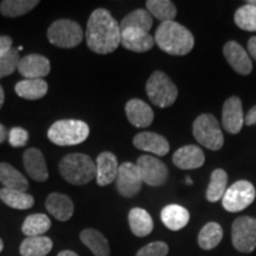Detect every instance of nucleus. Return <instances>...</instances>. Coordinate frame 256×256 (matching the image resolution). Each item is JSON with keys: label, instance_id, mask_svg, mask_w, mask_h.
Wrapping results in <instances>:
<instances>
[{"label": "nucleus", "instance_id": "f257e3e1", "mask_svg": "<svg viewBox=\"0 0 256 256\" xmlns=\"http://www.w3.org/2000/svg\"><path fill=\"white\" fill-rule=\"evenodd\" d=\"M87 46L92 52L107 55L121 44V28L106 8H98L88 19L86 30Z\"/></svg>", "mask_w": 256, "mask_h": 256}, {"label": "nucleus", "instance_id": "f03ea898", "mask_svg": "<svg viewBox=\"0 0 256 256\" xmlns=\"http://www.w3.org/2000/svg\"><path fill=\"white\" fill-rule=\"evenodd\" d=\"M154 42L159 49L174 56L186 55L194 46V38L191 32L174 20L159 25L156 31Z\"/></svg>", "mask_w": 256, "mask_h": 256}, {"label": "nucleus", "instance_id": "7ed1b4c3", "mask_svg": "<svg viewBox=\"0 0 256 256\" xmlns=\"http://www.w3.org/2000/svg\"><path fill=\"white\" fill-rule=\"evenodd\" d=\"M60 174L72 185H86L96 177V165L92 159L82 153H72L60 162Z\"/></svg>", "mask_w": 256, "mask_h": 256}, {"label": "nucleus", "instance_id": "20e7f679", "mask_svg": "<svg viewBox=\"0 0 256 256\" xmlns=\"http://www.w3.org/2000/svg\"><path fill=\"white\" fill-rule=\"evenodd\" d=\"M89 126L81 120H60L51 124L48 138L57 146L78 145L87 140Z\"/></svg>", "mask_w": 256, "mask_h": 256}, {"label": "nucleus", "instance_id": "39448f33", "mask_svg": "<svg viewBox=\"0 0 256 256\" xmlns=\"http://www.w3.org/2000/svg\"><path fill=\"white\" fill-rule=\"evenodd\" d=\"M146 92L156 107L166 108L177 100L178 89L171 78L162 72H154L146 83Z\"/></svg>", "mask_w": 256, "mask_h": 256}, {"label": "nucleus", "instance_id": "423d86ee", "mask_svg": "<svg viewBox=\"0 0 256 256\" xmlns=\"http://www.w3.org/2000/svg\"><path fill=\"white\" fill-rule=\"evenodd\" d=\"M84 34L80 24L70 19H58L48 28V40L52 46L62 49H72L80 46Z\"/></svg>", "mask_w": 256, "mask_h": 256}, {"label": "nucleus", "instance_id": "0eeeda50", "mask_svg": "<svg viewBox=\"0 0 256 256\" xmlns=\"http://www.w3.org/2000/svg\"><path fill=\"white\" fill-rule=\"evenodd\" d=\"M192 132L196 140L202 146L208 147L212 151L222 148L224 138L218 121L214 115L202 114L194 120Z\"/></svg>", "mask_w": 256, "mask_h": 256}, {"label": "nucleus", "instance_id": "6e6552de", "mask_svg": "<svg viewBox=\"0 0 256 256\" xmlns=\"http://www.w3.org/2000/svg\"><path fill=\"white\" fill-rule=\"evenodd\" d=\"M255 196L254 185L247 180H238L226 188L222 198L223 208L229 212H238L250 206Z\"/></svg>", "mask_w": 256, "mask_h": 256}, {"label": "nucleus", "instance_id": "1a4fd4ad", "mask_svg": "<svg viewBox=\"0 0 256 256\" xmlns=\"http://www.w3.org/2000/svg\"><path fill=\"white\" fill-rule=\"evenodd\" d=\"M234 247L241 252H252L256 248V220L241 216L235 220L232 228Z\"/></svg>", "mask_w": 256, "mask_h": 256}, {"label": "nucleus", "instance_id": "9d476101", "mask_svg": "<svg viewBox=\"0 0 256 256\" xmlns=\"http://www.w3.org/2000/svg\"><path fill=\"white\" fill-rule=\"evenodd\" d=\"M116 188L122 197L132 198L139 194L142 188V178L139 168L133 162H124L119 166L116 179Z\"/></svg>", "mask_w": 256, "mask_h": 256}, {"label": "nucleus", "instance_id": "9b49d317", "mask_svg": "<svg viewBox=\"0 0 256 256\" xmlns=\"http://www.w3.org/2000/svg\"><path fill=\"white\" fill-rule=\"evenodd\" d=\"M142 182L150 186H160L168 180V170L162 160L152 156H142L136 162Z\"/></svg>", "mask_w": 256, "mask_h": 256}, {"label": "nucleus", "instance_id": "f8f14e48", "mask_svg": "<svg viewBox=\"0 0 256 256\" xmlns=\"http://www.w3.org/2000/svg\"><path fill=\"white\" fill-rule=\"evenodd\" d=\"M17 70L25 80H43L50 72V60L46 56L31 54L20 58Z\"/></svg>", "mask_w": 256, "mask_h": 256}, {"label": "nucleus", "instance_id": "ddd939ff", "mask_svg": "<svg viewBox=\"0 0 256 256\" xmlns=\"http://www.w3.org/2000/svg\"><path fill=\"white\" fill-rule=\"evenodd\" d=\"M222 124L226 132L238 134L244 124L242 102L238 96H232L224 102L222 110Z\"/></svg>", "mask_w": 256, "mask_h": 256}, {"label": "nucleus", "instance_id": "4468645a", "mask_svg": "<svg viewBox=\"0 0 256 256\" xmlns=\"http://www.w3.org/2000/svg\"><path fill=\"white\" fill-rule=\"evenodd\" d=\"M226 60L232 68L241 75H249L252 70V63L248 52L240 46L238 42L230 40L226 43L223 49Z\"/></svg>", "mask_w": 256, "mask_h": 256}, {"label": "nucleus", "instance_id": "2eb2a0df", "mask_svg": "<svg viewBox=\"0 0 256 256\" xmlns=\"http://www.w3.org/2000/svg\"><path fill=\"white\" fill-rule=\"evenodd\" d=\"M121 44L124 49L134 52H146L152 49L156 42L148 32L128 28L121 30Z\"/></svg>", "mask_w": 256, "mask_h": 256}, {"label": "nucleus", "instance_id": "dca6fc26", "mask_svg": "<svg viewBox=\"0 0 256 256\" xmlns=\"http://www.w3.org/2000/svg\"><path fill=\"white\" fill-rule=\"evenodd\" d=\"M118 159L113 153L102 152L96 158V183L100 186H107L116 179L119 172Z\"/></svg>", "mask_w": 256, "mask_h": 256}, {"label": "nucleus", "instance_id": "f3484780", "mask_svg": "<svg viewBox=\"0 0 256 256\" xmlns=\"http://www.w3.org/2000/svg\"><path fill=\"white\" fill-rule=\"evenodd\" d=\"M124 110H126L128 121L133 126L139 128L148 127L154 119V113H153L152 108L139 98H132L128 101Z\"/></svg>", "mask_w": 256, "mask_h": 256}, {"label": "nucleus", "instance_id": "a211bd4d", "mask_svg": "<svg viewBox=\"0 0 256 256\" xmlns=\"http://www.w3.org/2000/svg\"><path fill=\"white\" fill-rule=\"evenodd\" d=\"M133 145L142 151L162 156L170 151V144L162 136L153 132H142L133 139Z\"/></svg>", "mask_w": 256, "mask_h": 256}, {"label": "nucleus", "instance_id": "6ab92c4d", "mask_svg": "<svg viewBox=\"0 0 256 256\" xmlns=\"http://www.w3.org/2000/svg\"><path fill=\"white\" fill-rule=\"evenodd\" d=\"M23 164L28 174L36 182H46L49 178L46 158L38 148H28L24 152Z\"/></svg>", "mask_w": 256, "mask_h": 256}, {"label": "nucleus", "instance_id": "aec40b11", "mask_svg": "<svg viewBox=\"0 0 256 256\" xmlns=\"http://www.w3.org/2000/svg\"><path fill=\"white\" fill-rule=\"evenodd\" d=\"M206 156L202 148L196 145H188L177 150L174 154V162L182 170H194L203 166Z\"/></svg>", "mask_w": 256, "mask_h": 256}, {"label": "nucleus", "instance_id": "412c9836", "mask_svg": "<svg viewBox=\"0 0 256 256\" xmlns=\"http://www.w3.org/2000/svg\"><path fill=\"white\" fill-rule=\"evenodd\" d=\"M46 210L49 211L56 220L66 222L72 218L74 214V203L66 194L52 192L48 196L46 200Z\"/></svg>", "mask_w": 256, "mask_h": 256}, {"label": "nucleus", "instance_id": "4be33fe9", "mask_svg": "<svg viewBox=\"0 0 256 256\" xmlns=\"http://www.w3.org/2000/svg\"><path fill=\"white\" fill-rule=\"evenodd\" d=\"M162 223L166 228L174 232L183 229L190 220V214L184 206H177V204H170L162 210L160 214Z\"/></svg>", "mask_w": 256, "mask_h": 256}, {"label": "nucleus", "instance_id": "5701e85b", "mask_svg": "<svg viewBox=\"0 0 256 256\" xmlns=\"http://www.w3.org/2000/svg\"><path fill=\"white\" fill-rule=\"evenodd\" d=\"M128 223L130 228L134 235L138 238H145L152 232L153 220L151 215L145 209L142 208H134L128 214Z\"/></svg>", "mask_w": 256, "mask_h": 256}, {"label": "nucleus", "instance_id": "b1692460", "mask_svg": "<svg viewBox=\"0 0 256 256\" xmlns=\"http://www.w3.org/2000/svg\"><path fill=\"white\" fill-rule=\"evenodd\" d=\"M0 183L10 190L26 192L28 188V179L8 162H0Z\"/></svg>", "mask_w": 256, "mask_h": 256}, {"label": "nucleus", "instance_id": "393cba45", "mask_svg": "<svg viewBox=\"0 0 256 256\" xmlns=\"http://www.w3.org/2000/svg\"><path fill=\"white\" fill-rule=\"evenodd\" d=\"M48 83L44 80H23L16 84L14 90L19 98L25 100H40L48 92Z\"/></svg>", "mask_w": 256, "mask_h": 256}, {"label": "nucleus", "instance_id": "a878e982", "mask_svg": "<svg viewBox=\"0 0 256 256\" xmlns=\"http://www.w3.org/2000/svg\"><path fill=\"white\" fill-rule=\"evenodd\" d=\"M82 243L90 249L95 256H110V248L107 238L95 229H84L80 235Z\"/></svg>", "mask_w": 256, "mask_h": 256}, {"label": "nucleus", "instance_id": "bb28decb", "mask_svg": "<svg viewBox=\"0 0 256 256\" xmlns=\"http://www.w3.org/2000/svg\"><path fill=\"white\" fill-rule=\"evenodd\" d=\"M52 249V241L46 236L26 238L20 244L22 256H46Z\"/></svg>", "mask_w": 256, "mask_h": 256}, {"label": "nucleus", "instance_id": "cd10ccee", "mask_svg": "<svg viewBox=\"0 0 256 256\" xmlns=\"http://www.w3.org/2000/svg\"><path fill=\"white\" fill-rule=\"evenodd\" d=\"M222 238L223 229L218 223H206L198 234V244L204 250H211L220 244Z\"/></svg>", "mask_w": 256, "mask_h": 256}, {"label": "nucleus", "instance_id": "c85d7f7f", "mask_svg": "<svg viewBox=\"0 0 256 256\" xmlns=\"http://www.w3.org/2000/svg\"><path fill=\"white\" fill-rule=\"evenodd\" d=\"M0 200L4 202L6 206L17 210H28L34 204V200L31 194L23 191L10 190V188H5L0 190Z\"/></svg>", "mask_w": 256, "mask_h": 256}, {"label": "nucleus", "instance_id": "c756f323", "mask_svg": "<svg viewBox=\"0 0 256 256\" xmlns=\"http://www.w3.org/2000/svg\"><path fill=\"white\" fill-rule=\"evenodd\" d=\"M228 185V174L222 168H217L211 174L210 183L206 190V200L215 203L222 200Z\"/></svg>", "mask_w": 256, "mask_h": 256}, {"label": "nucleus", "instance_id": "7c9ffc66", "mask_svg": "<svg viewBox=\"0 0 256 256\" xmlns=\"http://www.w3.org/2000/svg\"><path fill=\"white\" fill-rule=\"evenodd\" d=\"M51 226V220L49 217L44 214H34L25 218L22 232L26 238H34V236H42L46 234Z\"/></svg>", "mask_w": 256, "mask_h": 256}, {"label": "nucleus", "instance_id": "2f4dec72", "mask_svg": "<svg viewBox=\"0 0 256 256\" xmlns=\"http://www.w3.org/2000/svg\"><path fill=\"white\" fill-rule=\"evenodd\" d=\"M146 8L151 16L162 23L172 22L177 16V8L168 0H148L146 2Z\"/></svg>", "mask_w": 256, "mask_h": 256}, {"label": "nucleus", "instance_id": "473e14b6", "mask_svg": "<svg viewBox=\"0 0 256 256\" xmlns=\"http://www.w3.org/2000/svg\"><path fill=\"white\" fill-rule=\"evenodd\" d=\"M40 4L38 0H4L0 2V12L8 18L26 14Z\"/></svg>", "mask_w": 256, "mask_h": 256}, {"label": "nucleus", "instance_id": "72a5a7b5", "mask_svg": "<svg viewBox=\"0 0 256 256\" xmlns=\"http://www.w3.org/2000/svg\"><path fill=\"white\" fill-rule=\"evenodd\" d=\"M152 26H153V19H152L151 14L142 8L136 10V11L130 12V14H127L126 17L122 19V22L120 23L121 30L132 28H139V30H142L145 32H150Z\"/></svg>", "mask_w": 256, "mask_h": 256}, {"label": "nucleus", "instance_id": "f704fd0d", "mask_svg": "<svg viewBox=\"0 0 256 256\" xmlns=\"http://www.w3.org/2000/svg\"><path fill=\"white\" fill-rule=\"evenodd\" d=\"M235 23L244 31H256V6H241L235 14Z\"/></svg>", "mask_w": 256, "mask_h": 256}, {"label": "nucleus", "instance_id": "c9c22d12", "mask_svg": "<svg viewBox=\"0 0 256 256\" xmlns=\"http://www.w3.org/2000/svg\"><path fill=\"white\" fill-rule=\"evenodd\" d=\"M19 60H20L19 51L14 48L0 57V78L12 75L18 69Z\"/></svg>", "mask_w": 256, "mask_h": 256}, {"label": "nucleus", "instance_id": "e433bc0d", "mask_svg": "<svg viewBox=\"0 0 256 256\" xmlns=\"http://www.w3.org/2000/svg\"><path fill=\"white\" fill-rule=\"evenodd\" d=\"M168 252V246L165 242H152L145 246L136 252V256H166Z\"/></svg>", "mask_w": 256, "mask_h": 256}, {"label": "nucleus", "instance_id": "4c0bfd02", "mask_svg": "<svg viewBox=\"0 0 256 256\" xmlns=\"http://www.w3.org/2000/svg\"><path fill=\"white\" fill-rule=\"evenodd\" d=\"M28 142V132L22 127H14L8 133V142L12 147H23Z\"/></svg>", "mask_w": 256, "mask_h": 256}, {"label": "nucleus", "instance_id": "58836bf2", "mask_svg": "<svg viewBox=\"0 0 256 256\" xmlns=\"http://www.w3.org/2000/svg\"><path fill=\"white\" fill-rule=\"evenodd\" d=\"M12 49V38L8 36H0V57Z\"/></svg>", "mask_w": 256, "mask_h": 256}, {"label": "nucleus", "instance_id": "ea45409f", "mask_svg": "<svg viewBox=\"0 0 256 256\" xmlns=\"http://www.w3.org/2000/svg\"><path fill=\"white\" fill-rule=\"evenodd\" d=\"M244 124L247 126H252V124H256V106L252 108L248 112L247 116L244 118Z\"/></svg>", "mask_w": 256, "mask_h": 256}, {"label": "nucleus", "instance_id": "a19ab883", "mask_svg": "<svg viewBox=\"0 0 256 256\" xmlns=\"http://www.w3.org/2000/svg\"><path fill=\"white\" fill-rule=\"evenodd\" d=\"M248 50L250 56L256 60V37H252L248 42Z\"/></svg>", "mask_w": 256, "mask_h": 256}, {"label": "nucleus", "instance_id": "79ce46f5", "mask_svg": "<svg viewBox=\"0 0 256 256\" xmlns=\"http://www.w3.org/2000/svg\"><path fill=\"white\" fill-rule=\"evenodd\" d=\"M6 138H8V130H6L4 124H0V144L4 142L6 140Z\"/></svg>", "mask_w": 256, "mask_h": 256}, {"label": "nucleus", "instance_id": "37998d69", "mask_svg": "<svg viewBox=\"0 0 256 256\" xmlns=\"http://www.w3.org/2000/svg\"><path fill=\"white\" fill-rule=\"evenodd\" d=\"M4 101H5V92H4V89L2 87V84H0V110H2V104H4Z\"/></svg>", "mask_w": 256, "mask_h": 256}, {"label": "nucleus", "instance_id": "c03bdc74", "mask_svg": "<svg viewBox=\"0 0 256 256\" xmlns=\"http://www.w3.org/2000/svg\"><path fill=\"white\" fill-rule=\"evenodd\" d=\"M57 256H78V254H76L75 252H72V250H63L60 252L58 255Z\"/></svg>", "mask_w": 256, "mask_h": 256}, {"label": "nucleus", "instance_id": "a18cd8bd", "mask_svg": "<svg viewBox=\"0 0 256 256\" xmlns=\"http://www.w3.org/2000/svg\"><path fill=\"white\" fill-rule=\"evenodd\" d=\"M2 249H4V243H2V240L0 238V252H2Z\"/></svg>", "mask_w": 256, "mask_h": 256}, {"label": "nucleus", "instance_id": "49530a36", "mask_svg": "<svg viewBox=\"0 0 256 256\" xmlns=\"http://www.w3.org/2000/svg\"><path fill=\"white\" fill-rule=\"evenodd\" d=\"M247 4H248V5L256 6V0H254V2H250V0H249V2H247Z\"/></svg>", "mask_w": 256, "mask_h": 256}, {"label": "nucleus", "instance_id": "de8ad7c7", "mask_svg": "<svg viewBox=\"0 0 256 256\" xmlns=\"http://www.w3.org/2000/svg\"><path fill=\"white\" fill-rule=\"evenodd\" d=\"M186 183L188 184H192V179L191 178H186Z\"/></svg>", "mask_w": 256, "mask_h": 256}]
</instances>
